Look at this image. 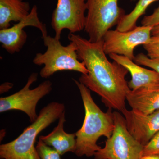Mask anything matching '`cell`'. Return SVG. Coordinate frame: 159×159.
Returning a JSON list of instances; mask_svg holds the SVG:
<instances>
[{
  "label": "cell",
  "mask_w": 159,
  "mask_h": 159,
  "mask_svg": "<svg viewBox=\"0 0 159 159\" xmlns=\"http://www.w3.org/2000/svg\"><path fill=\"white\" fill-rule=\"evenodd\" d=\"M134 61L137 64L148 67L159 74V60L151 59L147 55L140 53L135 56Z\"/></svg>",
  "instance_id": "cell-19"
},
{
  "label": "cell",
  "mask_w": 159,
  "mask_h": 159,
  "mask_svg": "<svg viewBox=\"0 0 159 159\" xmlns=\"http://www.w3.org/2000/svg\"><path fill=\"white\" fill-rule=\"evenodd\" d=\"M38 75L37 73H32L20 90L8 97H1L0 112L11 110L22 111L27 115L31 123L34 122L38 116L36 112L38 102L52 90V83L49 80L41 83L35 88L30 89L31 84L37 80Z\"/></svg>",
  "instance_id": "cell-7"
},
{
  "label": "cell",
  "mask_w": 159,
  "mask_h": 159,
  "mask_svg": "<svg viewBox=\"0 0 159 159\" xmlns=\"http://www.w3.org/2000/svg\"><path fill=\"white\" fill-rule=\"evenodd\" d=\"M142 25L152 27L159 25V6L152 14L144 16L142 21Z\"/></svg>",
  "instance_id": "cell-21"
},
{
  "label": "cell",
  "mask_w": 159,
  "mask_h": 159,
  "mask_svg": "<svg viewBox=\"0 0 159 159\" xmlns=\"http://www.w3.org/2000/svg\"><path fill=\"white\" fill-rule=\"evenodd\" d=\"M115 128L105 146L94 154L95 159H140L144 146L132 136L125 119L119 112H113Z\"/></svg>",
  "instance_id": "cell-6"
},
{
  "label": "cell",
  "mask_w": 159,
  "mask_h": 159,
  "mask_svg": "<svg viewBox=\"0 0 159 159\" xmlns=\"http://www.w3.org/2000/svg\"><path fill=\"white\" fill-rule=\"evenodd\" d=\"M121 112L129 131L143 146L159 131V109L148 115L126 108Z\"/></svg>",
  "instance_id": "cell-11"
},
{
  "label": "cell",
  "mask_w": 159,
  "mask_h": 159,
  "mask_svg": "<svg viewBox=\"0 0 159 159\" xmlns=\"http://www.w3.org/2000/svg\"><path fill=\"white\" fill-rule=\"evenodd\" d=\"M126 101L132 109L148 115L159 109V86L130 90Z\"/></svg>",
  "instance_id": "cell-13"
},
{
  "label": "cell",
  "mask_w": 159,
  "mask_h": 159,
  "mask_svg": "<svg viewBox=\"0 0 159 159\" xmlns=\"http://www.w3.org/2000/svg\"><path fill=\"white\" fill-rule=\"evenodd\" d=\"M58 120L57 125L51 133L40 136L39 139L46 145L55 149L61 155L68 152L74 153L76 146V134L67 133L64 129V124L66 121L65 111Z\"/></svg>",
  "instance_id": "cell-14"
},
{
  "label": "cell",
  "mask_w": 159,
  "mask_h": 159,
  "mask_svg": "<svg viewBox=\"0 0 159 159\" xmlns=\"http://www.w3.org/2000/svg\"><path fill=\"white\" fill-rule=\"evenodd\" d=\"M119 0H87V14L84 31L91 42L101 41L105 33L118 25L125 15Z\"/></svg>",
  "instance_id": "cell-5"
},
{
  "label": "cell",
  "mask_w": 159,
  "mask_h": 159,
  "mask_svg": "<svg viewBox=\"0 0 159 159\" xmlns=\"http://www.w3.org/2000/svg\"><path fill=\"white\" fill-rule=\"evenodd\" d=\"M30 4L22 0H0V29L10 28L12 21L19 22L30 11Z\"/></svg>",
  "instance_id": "cell-15"
},
{
  "label": "cell",
  "mask_w": 159,
  "mask_h": 159,
  "mask_svg": "<svg viewBox=\"0 0 159 159\" xmlns=\"http://www.w3.org/2000/svg\"><path fill=\"white\" fill-rule=\"evenodd\" d=\"M42 38L47 51L37 53L33 60L34 64L44 65L39 73L42 78H49L59 71H77L84 75L88 73L84 63L79 61L75 43L71 42L64 46L55 37L48 35Z\"/></svg>",
  "instance_id": "cell-4"
},
{
  "label": "cell",
  "mask_w": 159,
  "mask_h": 159,
  "mask_svg": "<svg viewBox=\"0 0 159 159\" xmlns=\"http://www.w3.org/2000/svg\"><path fill=\"white\" fill-rule=\"evenodd\" d=\"M28 26L39 29L42 37L48 35L46 25L40 20L38 8L35 5L32 7L30 13L25 18L11 28L0 30V42L3 48L9 54L19 52L27 42L28 35L24 29Z\"/></svg>",
  "instance_id": "cell-10"
},
{
  "label": "cell",
  "mask_w": 159,
  "mask_h": 159,
  "mask_svg": "<svg viewBox=\"0 0 159 159\" xmlns=\"http://www.w3.org/2000/svg\"><path fill=\"white\" fill-rule=\"evenodd\" d=\"M140 159H159V155L151 154L143 156Z\"/></svg>",
  "instance_id": "cell-23"
},
{
  "label": "cell",
  "mask_w": 159,
  "mask_h": 159,
  "mask_svg": "<svg viewBox=\"0 0 159 159\" xmlns=\"http://www.w3.org/2000/svg\"><path fill=\"white\" fill-rule=\"evenodd\" d=\"M65 106L51 102L40 111L37 119L16 139L0 145L1 159H40L34 144L40 133L59 119Z\"/></svg>",
  "instance_id": "cell-3"
},
{
  "label": "cell",
  "mask_w": 159,
  "mask_h": 159,
  "mask_svg": "<svg viewBox=\"0 0 159 159\" xmlns=\"http://www.w3.org/2000/svg\"><path fill=\"white\" fill-rule=\"evenodd\" d=\"M86 10L85 0H57L51 21L55 37L60 39L64 29H68L73 34L84 30Z\"/></svg>",
  "instance_id": "cell-9"
},
{
  "label": "cell",
  "mask_w": 159,
  "mask_h": 159,
  "mask_svg": "<svg viewBox=\"0 0 159 159\" xmlns=\"http://www.w3.org/2000/svg\"><path fill=\"white\" fill-rule=\"evenodd\" d=\"M111 59L124 66L129 72L131 80L128 82L131 90L142 87H152L159 86V74L155 70L142 67L132 60L122 55L109 54Z\"/></svg>",
  "instance_id": "cell-12"
},
{
  "label": "cell",
  "mask_w": 159,
  "mask_h": 159,
  "mask_svg": "<svg viewBox=\"0 0 159 159\" xmlns=\"http://www.w3.org/2000/svg\"><path fill=\"white\" fill-rule=\"evenodd\" d=\"M13 84L10 83L6 82L3 84L0 87V92L1 94L9 90L10 89L12 88Z\"/></svg>",
  "instance_id": "cell-22"
},
{
  "label": "cell",
  "mask_w": 159,
  "mask_h": 159,
  "mask_svg": "<svg viewBox=\"0 0 159 159\" xmlns=\"http://www.w3.org/2000/svg\"><path fill=\"white\" fill-rule=\"evenodd\" d=\"M143 47L149 58L159 60V36H152L150 42Z\"/></svg>",
  "instance_id": "cell-18"
},
{
  "label": "cell",
  "mask_w": 159,
  "mask_h": 159,
  "mask_svg": "<svg viewBox=\"0 0 159 159\" xmlns=\"http://www.w3.org/2000/svg\"><path fill=\"white\" fill-rule=\"evenodd\" d=\"M152 28L142 26H137L133 30L127 31L109 30L102 39L105 54H118L134 60L135 48L150 42Z\"/></svg>",
  "instance_id": "cell-8"
},
{
  "label": "cell",
  "mask_w": 159,
  "mask_h": 159,
  "mask_svg": "<svg viewBox=\"0 0 159 159\" xmlns=\"http://www.w3.org/2000/svg\"><path fill=\"white\" fill-rule=\"evenodd\" d=\"M158 0H139L135 7L130 13L125 14L117 26L116 30L127 31L133 30L137 27L139 18L145 14L146 9L151 4Z\"/></svg>",
  "instance_id": "cell-16"
},
{
  "label": "cell",
  "mask_w": 159,
  "mask_h": 159,
  "mask_svg": "<svg viewBox=\"0 0 159 159\" xmlns=\"http://www.w3.org/2000/svg\"><path fill=\"white\" fill-rule=\"evenodd\" d=\"M38 153L40 159H61V155L54 148L46 145L39 139L36 145Z\"/></svg>",
  "instance_id": "cell-17"
},
{
  "label": "cell",
  "mask_w": 159,
  "mask_h": 159,
  "mask_svg": "<svg viewBox=\"0 0 159 159\" xmlns=\"http://www.w3.org/2000/svg\"><path fill=\"white\" fill-rule=\"evenodd\" d=\"M68 39L76 44L78 58L88 73L82 74L79 82L98 94L106 107L121 112L125 108L126 95L130 90L125 77L128 70L106 57L103 41L91 42L80 35L70 33Z\"/></svg>",
  "instance_id": "cell-1"
},
{
  "label": "cell",
  "mask_w": 159,
  "mask_h": 159,
  "mask_svg": "<svg viewBox=\"0 0 159 159\" xmlns=\"http://www.w3.org/2000/svg\"><path fill=\"white\" fill-rule=\"evenodd\" d=\"M151 154L159 155V131L143 148L142 156Z\"/></svg>",
  "instance_id": "cell-20"
},
{
  "label": "cell",
  "mask_w": 159,
  "mask_h": 159,
  "mask_svg": "<svg viewBox=\"0 0 159 159\" xmlns=\"http://www.w3.org/2000/svg\"><path fill=\"white\" fill-rule=\"evenodd\" d=\"M79 89L84 107L85 116L82 126L76 134V146L74 153L77 157L94 156L101 147L97 142L100 137L110 138L115 128L113 112L108 108L102 111L94 102L90 90L73 79Z\"/></svg>",
  "instance_id": "cell-2"
},
{
  "label": "cell",
  "mask_w": 159,
  "mask_h": 159,
  "mask_svg": "<svg viewBox=\"0 0 159 159\" xmlns=\"http://www.w3.org/2000/svg\"><path fill=\"white\" fill-rule=\"evenodd\" d=\"M152 36H159V25L152 28L151 31Z\"/></svg>",
  "instance_id": "cell-24"
}]
</instances>
